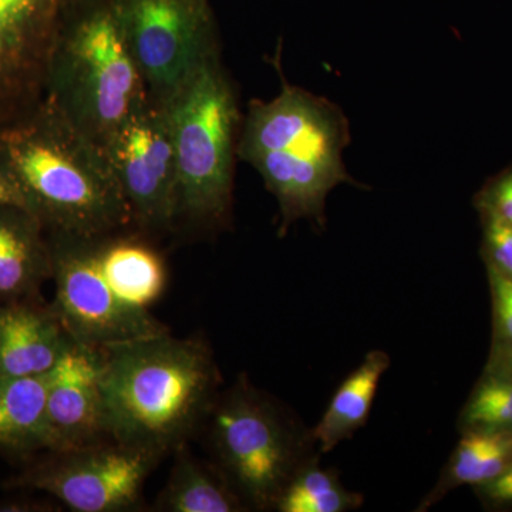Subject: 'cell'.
I'll list each match as a JSON object with an SVG mask.
<instances>
[{"label":"cell","mask_w":512,"mask_h":512,"mask_svg":"<svg viewBox=\"0 0 512 512\" xmlns=\"http://www.w3.org/2000/svg\"><path fill=\"white\" fill-rule=\"evenodd\" d=\"M476 207L480 214L493 215L512 227V167L495 175L481 188Z\"/></svg>","instance_id":"cb8c5ba5"},{"label":"cell","mask_w":512,"mask_h":512,"mask_svg":"<svg viewBox=\"0 0 512 512\" xmlns=\"http://www.w3.org/2000/svg\"><path fill=\"white\" fill-rule=\"evenodd\" d=\"M165 107L177 157L175 224H224L231 211L242 119L220 55L208 60Z\"/></svg>","instance_id":"5b68a950"},{"label":"cell","mask_w":512,"mask_h":512,"mask_svg":"<svg viewBox=\"0 0 512 512\" xmlns=\"http://www.w3.org/2000/svg\"><path fill=\"white\" fill-rule=\"evenodd\" d=\"M96 249L104 275L120 298L131 308L150 311L167 285L163 256L147 241L121 231L97 235Z\"/></svg>","instance_id":"9a60e30c"},{"label":"cell","mask_w":512,"mask_h":512,"mask_svg":"<svg viewBox=\"0 0 512 512\" xmlns=\"http://www.w3.org/2000/svg\"><path fill=\"white\" fill-rule=\"evenodd\" d=\"M163 454L106 440L55 458L23 478L26 487L53 495L76 512H120L137 507L144 483Z\"/></svg>","instance_id":"30bf717a"},{"label":"cell","mask_w":512,"mask_h":512,"mask_svg":"<svg viewBox=\"0 0 512 512\" xmlns=\"http://www.w3.org/2000/svg\"><path fill=\"white\" fill-rule=\"evenodd\" d=\"M483 225L481 255L487 271L512 281V227L493 215L480 214Z\"/></svg>","instance_id":"603a6c76"},{"label":"cell","mask_w":512,"mask_h":512,"mask_svg":"<svg viewBox=\"0 0 512 512\" xmlns=\"http://www.w3.org/2000/svg\"><path fill=\"white\" fill-rule=\"evenodd\" d=\"M493 309V338L487 369L512 372V281L487 271Z\"/></svg>","instance_id":"7402d4cb"},{"label":"cell","mask_w":512,"mask_h":512,"mask_svg":"<svg viewBox=\"0 0 512 512\" xmlns=\"http://www.w3.org/2000/svg\"><path fill=\"white\" fill-rule=\"evenodd\" d=\"M0 205H19V207L25 208L18 190L3 173L2 168H0Z\"/></svg>","instance_id":"484cf974"},{"label":"cell","mask_w":512,"mask_h":512,"mask_svg":"<svg viewBox=\"0 0 512 512\" xmlns=\"http://www.w3.org/2000/svg\"><path fill=\"white\" fill-rule=\"evenodd\" d=\"M158 507L170 512H239L249 510L220 467L207 466L188 453L185 444L175 450L170 480Z\"/></svg>","instance_id":"e0dca14e"},{"label":"cell","mask_w":512,"mask_h":512,"mask_svg":"<svg viewBox=\"0 0 512 512\" xmlns=\"http://www.w3.org/2000/svg\"><path fill=\"white\" fill-rule=\"evenodd\" d=\"M208 421L218 467L248 508L275 510L296 471L322 454L312 429L244 376L218 396Z\"/></svg>","instance_id":"8992f818"},{"label":"cell","mask_w":512,"mask_h":512,"mask_svg":"<svg viewBox=\"0 0 512 512\" xmlns=\"http://www.w3.org/2000/svg\"><path fill=\"white\" fill-rule=\"evenodd\" d=\"M45 228L19 205H0V296L19 299L52 278Z\"/></svg>","instance_id":"5bb4252c"},{"label":"cell","mask_w":512,"mask_h":512,"mask_svg":"<svg viewBox=\"0 0 512 512\" xmlns=\"http://www.w3.org/2000/svg\"><path fill=\"white\" fill-rule=\"evenodd\" d=\"M478 500L490 511L512 510V461L503 473L490 483L473 488Z\"/></svg>","instance_id":"d4e9b609"},{"label":"cell","mask_w":512,"mask_h":512,"mask_svg":"<svg viewBox=\"0 0 512 512\" xmlns=\"http://www.w3.org/2000/svg\"><path fill=\"white\" fill-rule=\"evenodd\" d=\"M111 440L164 454L183 446L217 402L221 377L201 340L158 333L100 349Z\"/></svg>","instance_id":"7a4b0ae2"},{"label":"cell","mask_w":512,"mask_h":512,"mask_svg":"<svg viewBox=\"0 0 512 512\" xmlns=\"http://www.w3.org/2000/svg\"><path fill=\"white\" fill-rule=\"evenodd\" d=\"M66 0H0V130L45 99Z\"/></svg>","instance_id":"8fae6325"},{"label":"cell","mask_w":512,"mask_h":512,"mask_svg":"<svg viewBox=\"0 0 512 512\" xmlns=\"http://www.w3.org/2000/svg\"><path fill=\"white\" fill-rule=\"evenodd\" d=\"M0 168L49 234L97 237L133 222L103 147L47 99L0 130Z\"/></svg>","instance_id":"6da1fadb"},{"label":"cell","mask_w":512,"mask_h":512,"mask_svg":"<svg viewBox=\"0 0 512 512\" xmlns=\"http://www.w3.org/2000/svg\"><path fill=\"white\" fill-rule=\"evenodd\" d=\"M389 367L390 356L386 352L370 350L363 362L343 380L322 419L312 429L320 453H330L365 426L380 380Z\"/></svg>","instance_id":"2e32d148"},{"label":"cell","mask_w":512,"mask_h":512,"mask_svg":"<svg viewBox=\"0 0 512 512\" xmlns=\"http://www.w3.org/2000/svg\"><path fill=\"white\" fill-rule=\"evenodd\" d=\"M365 503L340 481L339 474L320 466V454L306 461L291 478L275 510L279 512H348Z\"/></svg>","instance_id":"ffe728a7"},{"label":"cell","mask_w":512,"mask_h":512,"mask_svg":"<svg viewBox=\"0 0 512 512\" xmlns=\"http://www.w3.org/2000/svg\"><path fill=\"white\" fill-rule=\"evenodd\" d=\"M457 427L461 434H512V372L484 367Z\"/></svg>","instance_id":"44dd1931"},{"label":"cell","mask_w":512,"mask_h":512,"mask_svg":"<svg viewBox=\"0 0 512 512\" xmlns=\"http://www.w3.org/2000/svg\"><path fill=\"white\" fill-rule=\"evenodd\" d=\"M72 343L53 309L0 306V376L46 375Z\"/></svg>","instance_id":"4fadbf2b"},{"label":"cell","mask_w":512,"mask_h":512,"mask_svg":"<svg viewBox=\"0 0 512 512\" xmlns=\"http://www.w3.org/2000/svg\"><path fill=\"white\" fill-rule=\"evenodd\" d=\"M349 124L336 104L282 83L274 100H254L242 120L237 156L258 171L281 211V235L293 222L325 224L329 192L357 184L343 164Z\"/></svg>","instance_id":"3957f363"},{"label":"cell","mask_w":512,"mask_h":512,"mask_svg":"<svg viewBox=\"0 0 512 512\" xmlns=\"http://www.w3.org/2000/svg\"><path fill=\"white\" fill-rule=\"evenodd\" d=\"M49 373L0 376V448L13 453L46 450Z\"/></svg>","instance_id":"ac0fdd59"},{"label":"cell","mask_w":512,"mask_h":512,"mask_svg":"<svg viewBox=\"0 0 512 512\" xmlns=\"http://www.w3.org/2000/svg\"><path fill=\"white\" fill-rule=\"evenodd\" d=\"M133 222L146 231L175 224L177 157L170 113L148 100L104 143Z\"/></svg>","instance_id":"9c48e42d"},{"label":"cell","mask_w":512,"mask_h":512,"mask_svg":"<svg viewBox=\"0 0 512 512\" xmlns=\"http://www.w3.org/2000/svg\"><path fill=\"white\" fill-rule=\"evenodd\" d=\"M113 6L154 103L167 106L220 55L210 0H113Z\"/></svg>","instance_id":"52a82bcc"},{"label":"cell","mask_w":512,"mask_h":512,"mask_svg":"<svg viewBox=\"0 0 512 512\" xmlns=\"http://www.w3.org/2000/svg\"><path fill=\"white\" fill-rule=\"evenodd\" d=\"M46 450H79L111 440L101 387V352L73 340L49 372Z\"/></svg>","instance_id":"7c38bea8"},{"label":"cell","mask_w":512,"mask_h":512,"mask_svg":"<svg viewBox=\"0 0 512 512\" xmlns=\"http://www.w3.org/2000/svg\"><path fill=\"white\" fill-rule=\"evenodd\" d=\"M512 434L463 433L443 473L417 511L430 510L456 488H476L493 481L510 466Z\"/></svg>","instance_id":"d6986e66"},{"label":"cell","mask_w":512,"mask_h":512,"mask_svg":"<svg viewBox=\"0 0 512 512\" xmlns=\"http://www.w3.org/2000/svg\"><path fill=\"white\" fill-rule=\"evenodd\" d=\"M53 312L73 340L103 349L167 332L150 311L131 308L104 275L96 237L50 234Z\"/></svg>","instance_id":"ba28073f"},{"label":"cell","mask_w":512,"mask_h":512,"mask_svg":"<svg viewBox=\"0 0 512 512\" xmlns=\"http://www.w3.org/2000/svg\"><path fill=\"white\" fill-rule=\"evenodd\" d=\"M45 99L101 147L150 100L113 0H66Z\"/></svg>","instance_id":"277c9868"}]
</instances>
